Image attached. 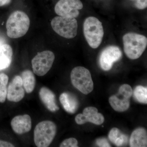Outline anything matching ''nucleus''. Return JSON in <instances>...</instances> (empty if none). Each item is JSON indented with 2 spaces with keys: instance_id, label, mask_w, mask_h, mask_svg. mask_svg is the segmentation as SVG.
Returning <instances> with one entry per match:
<instances>
[{
  "instance_id": "1",
  "label": "nucleus",
  "mask_w": 147,
  "mask_h": 147,
  "mask_svg": "<svg viewBox=\"0 0 147 147\" xmlns=\"http://www.w3.org/2000/svg\"><path fill=\"white\" fill-rule=\"evenodd\" d=\"M30 26V18L26 13L16 11L11 14L7 21V34L10 38H19L27 33Z\"/></svg>"
},
{
  "instance_id": "2",
  "label": "nucleus",
  "mask_w": 147,
  "mask_h": 147,
  "mask_svg": "<svg viewBox=\"0 0 147 147\" xmlns=\"http://www.w3.org/2000/svg\"><path fill=\"white\" fill-rule=\"evenodd\" d=\"M123 41L125 53L131 59H137L140 57L147 47L146 37L136 33L125 34Z\"/></svg>"
},
{
  "instance_id": "3",
  "label": "nucleus",
  "mask_w": 147,
  "mask_h": 147,
  "mask_svg": "<svg viewBox=\"0 0 147 147\" xmlns=\"http://www.w3.org/2000/svg\"><path fill=\"white\" fill-rule=\"evenodd\" d=\"M84 33L90 47L98 48L101 44L104 36V30L101 22L94 16L86 18L84 24Z\"/></svg>"
},
{
  "instance_id": "4",
  "label": "nucleus",
  "mask_w": 147,
  "mask_h": 147,
  "mask_svg": "<svg viewBox=\"0 0 147 147\" xmlns=\"http://www.w3.org/2000/svg\"><path fill=\"white\" fill-rule=\"evenodd\" d=\"M57 127L55 123L44 121L39 123L34 131V142L38 147H47L51 144L57 133Z\"/></svg>"
},
{
  "instance_id": "5",
  "label": "nucleus",
  "mask_w": 147,
  "mask_h": 147,
  "mask_svg": "<svg viewBox=\"0 0 147 147\" xmlns=\"http://www.w3.org/2000/svg\"><path fill=\"white\" fill-rule=\"evenodd\" d=\"M51 25L55 32L65 38L71 39L77 35L78 23L75 18L56 16L51 21Z\"/></svg>"
},
{
  "instance_id": "6",
  "label": "nucleus",
  "mask_w": 147,
  "mask_h": 147,
  "mask_svg": "<svg viewBox=\"0 0 147 147\" xmlns=\"http://www.w3.org/2000/svg\"><path fill=\"white\" fill-rule=\"evenodd\" d=\"M70 78L74 86L84 94H88L93 90V82L90 72L84 67H74L71 71Z\"/></svg>"
},
{
  "instance_id": "7",
  "label": "nucleus",
  "mask_w": 147,
  "mask_h": 147,
  "mask_svg": "<svg viewBox=\"0 0 147 147\" xmlns=\"http://www.w3.org/2000/svg\"><path fill=\"white\" fill-rule=\"evenodd\" d=\"M55 59V55L49 50L38 53L32 61V68L35 74L43 76L50 70Z\"/></svg>"
},
{
  "instance_id": "8",
  "label": "nucleus",
  "mask_w": 147,
  "mask_h": 147,
  "mask_svg": "<svg viewBox=\"0 0 147 147\" xmlns=\"http://www.w3.org/2000/svg\"><path fill=\"white\" fill-rule=\"evenodd\" d=\"M83 8V3L80 0H59L55 10L58 16L76 18L79 16V10Z\"/></svg>"
},
{
  "instance_id": "9",
  "label": "nucleus",
  "mask_w": 147,
  "mask_h": 147,
  "mask_svg": "<svg viewBox=\"0 0 147 147\" xmlns=\"http://www.w3.org/2000/svg\"><path fill=\"white\" fill-rule=\"evenodd\" d=\"M122 53L117 46L110 45L105 47L99 57V62L100 67L104 71H109L113 64L121 59Z\"/></svg>"
},
{
  "instance_id": "10",
  "label": "nucleus",
  "mask_w": 147,
  "mask_h": 147,
  "mask_svg": "<svg viewBox=\"0 0 147 147\" xmlns=\"http://www.w3.org/2000/svg\"><path fill=\"white\" fill-rule=\"evenodd\" d=\"M75 121L79 125H82L89 122L100 125L104 121V117L102 114L98 113L97 108L93 107L85 108L83 114H79L75 117Z\"/></svg>"
},
{
  "instance_id": "11",
  "label": "nucleus",
  "mask_w": 147,
  "mask_h": 147,
  "mask_svg": "<svg viewBox=\"0 0 147 147\" xmlns=\"http://www.w3.org/2000/svg\"><path fill=\"white\" fill-rule=\"evenodd\" d=\"M23 86L21 76H15L7 88V97L8 100L11 102H18L24 98L25 90Z\"/></svg>"
},
{
  "instance_id": "12",
  "label": "nucleus",
  "mask_w": 147,
  "mask_h": 147,
  "mask_svg": "<svg viewBox=\"0 0 147 147\" xmlns=\"http://www.w3.org/2000/svg\"><path fill=\"white\" fill-rule=\"evenodd\" d=\"M11 125L13 131L18 134L28 132L32 128V120L28 115L16 116L11 122Z\"/></svg>"
},
{
  "instance_id": "13",
  "label": "nucleus",
  "mask_w": 147,
  "mask_h": 147,
  "mask_svg": "<svg viewBox=\"0 0 147 147\" xmlns=\"http://www.w3.org/2000/svg\"><path fill=\"white\" fill-rule=\"evenodd\" d=\"M40 98L48 110L55 112L59 109L56 104L55 95L51 90L46 87H42L39 92Z\"/></svg>"
},
{
  "instance_id": "14",
  "label": "nucleus",
  "mask_w": 147,
  "mask_h": 147,
  "mask_svg": "<svg viewBox=\"0 0 147 147\" xmlns=\"http://www.w3.org/2000/svg\"><path fill=\"white\" fill-rule=\"evenodd\" d=\"M60 101L67 112L73 114L79 107V102L76 96L70 93L64 92L61 94Z\"/></svg>"
},
{
  "instance_id": "15",
  "label": "nucleus",
  "mask_w": 147,
  "mask_h": 147,
  "mask_svg": "<svg viewBox=\"0 0 147 147\" xmlns=\"http://www.w3.org/2000/svg\"><path fill=\"white\" fill-rule=\"evenodd\" d=\"M129 144L131 147H147V135L146 129L140 127L135 129L131 133Z\"/></svg>"
},
{
  "instance_id": "16",
  "label": "nucleus",
  "mask_w": 147,
  "mask_h": 147,
  "mask_svg": "<svg viewBox=\"0 0 147 147\" xmlns=\"http://www.w3.org/2000/svg\"><path fill=\"white\" fill-rule=\"evenodd\" d=\"M12 55L13 50L10 45L5 44L0 46V71L9 67Z\"/></svg>"
},
{
  "instance_id": "17",
  "label": "nucleus",
  "mask_w": 147,
  "mask_h": 147,
  "mask_svg": "<svg viewBox=\"0 0 147 147\" xmlns=\"http://www.w3.org/2000/svg\"><path fill=\"white\" fill-rule=\"evenodd\" d=\"M109 101L112 108L117 112H123L126 111L129 108L130 105L129 99L123 96L122 98H120L117 95L112 96L109 98Z\"/></svg>"
},
{
  "instance_id": "18",
  "label": "nucleus",
  "mask_w": 147,
  "mask_h": 147,
  "mask_svg": "<svg viewBox=\"0 0 147 147\" xmlns=\"http://www.w3.org/2000/svg\"><path fill=\"white\" fill-rule=\"evenodd\" d=\"M21 77L24 89L28 93H31L35 86L36 79L33 73L30 70H26L21 73Z\"/></svg>"
},
{
  "instance_id": "19",
  "label": "nucleus",
  "mask_w": 147,
  "mask_h": 147,
  "mask_svg": "<svg viewBox=\"0 0 147 147\" xmlns=\"http://www.w3.org/2000/svg\"><path fill=\"white\" fill-rule=\"evenodd\" d=\"M108 137L110 142L118 147L122 146L127 143L128 137L122 133L120 130L116 127L111 129Z\"/></svg>"
},
{
  "instance_id": "20",
  "label": "nucleus",
  "mask_w": 147,
  "mask_h": 147,
  "mask_svg": "<svg viewBox=\"0 0 147 147\" xmlns=\"http://www.w3.org/2000/svg\"><path fill=\"white\" fill-rule=\"evenodd\" d=\"M9 77L4 73L0 74V102L3 103L5 101L7 95V86Z\"/></svg>"
},
{
  "instance_id": "21",
  "label": "nucleus",
  "mask_w": 147,
  "mask_h": 147,
  "mask_svg": "<svg viewBox=\"0 0 147 147\" xmlns=\"http://www.w3.org/2000/svg\"><path fill=\"white\" fill-rule=\"evenodd\" d=\"M134 96L136 100L140 103L147 104V88L142 86L136 87L134 92Z\"/></svg>"
},
{
  "instance_id": "22",
  "label": "nucleus",
  "mask_w": 147,
  "mask_h": 147,
  "mask_svg": "<svg viewBox=\"0 0 147 147\" xmlns=\"http://www.w3.org/2000/svg\"><path fill=\"white\" fill-rule=\"evenodd\" d=\"M119 94L129 99L132 94V88L128 84H123L120 87Z\"/></svg>"
},
{
  "instance_id": "23",
  "label": "nucleus",
  "mask_w": 147,
  "mask_h": 147,
  "mask_svg": "<svg viewBox=\"0 0 147 147\" xmlns=\"http://www.w3.org/2000/svg\"><path fill=\"white\" fill-rule=\"evenodd\" d=\"M78 141L76 139L70 138L66 139L61 143L60 147H78Z\"/></svg>"
},
{
  "instance_id": "24",
  "label": "nucleus",
  "mask_w": 147,
  "mask_h": 147,
  "mask_svg": "<svg viewBox=\"0 0 147 147\" xmlns=\"http://www.w3.org/2000/svg\"><path fill=\"white\" fill-rule=\"evenodd\" d=\"M135 1V6L136 8L139 9H144L147 7V0H131Z\"/></svg>"
},
{
  "instance_id": "25",
  "label": "nucleus",
  "mask_w": 147,
  "mask_h": 147,
  "mask_svg": "<svg viewBox=\"0 0 147 147\" xmlns=\"http://www.w3.org/2000/svg\"><path fill=\"white\" fill-rule=\"evenodd\" d=\"M96 144L99 147H111L108 140L104 138H100V139H97L96 141Z\"/></svg>"
},
{
  "instance_id": "26",
  "label": "nucleus",
  "mask_w": 147,
  "mask_h": 147,
  "mask_svg": "<svg viewBox=\"0 0 147 147\" xmlns=\"http://www.w3.org/2000/svg\"><path fill=\"white\" fill-rule=\"evenodd\" d=\"M14 145L9 142L0 140V147H13Z\"/></svg>"
},
{
  "instance_id": "27",
  "label": "nucleus",
  "mask_w": 147,
  "mask_h": 147,
  "mask_svg": "<svg viewBox=\"0 0 147 147\" xmlns=\"http://www.w3.org/2000/svg\"><path fill=\"white\" fill-rule=\"evenodd\" d=\"M11 1V0H0V7L8 5Z\"/></svg>"
}]
</instances>
